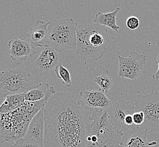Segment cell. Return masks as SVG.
<instances>
[{"instance_id":"1","label":"cell","mask_w":159,"mask_h":147,"mask_svg":"<svg viewBox=\"0 0 159 147\" xmlns=\"http://www.w3.org/2000/svg\"><path fill=\"white\" fill-rule=\"evenodd\" d=\"M43 109L44 147H86L88 123L74 95L58 92Z\"/></svg>"},{"instance_id":"2","label":"cell","mask_w":159,"mask_h":147,"mask_svg":"<svg viewBox=\"0 0 159 147\" xmlns=\"http://www.w3.org/2000/svg\"><path fill=\"white\" fill-rule=\"evenodd\" d=\"M110 41L107 28L98 24H83L77 28V57L81 61H97L103 57Z\"/></svg>"},{"instance_id":"3","label":"cell","mask_w":159,"mask_h":147,"mask_svg":"<svg viewBox=\"0 0 159 147\" xmlns=\"http://www.w3.org/2000/svg\"><path fill=\"white\" fill-rule=\"evenodd\" d=\"M42 84L41 77L36 69L16 64L1 73V100L9 95L25 93Z\"/></svg>"},{"instance_id":"4","label":"cell","mask_w":159,"mask_h":147,"mask_svg":"<svg viewBox=\"0 0 159 147\" xmlns=\"http://www.w3.org/2000/svg\"><path fill=\"white\" fill-rule=\"evenodd\" d=\"M92 122L87 124L86 147H124L120 131L111 125L106 110H98L89 116Z\"/></svg>"},{"instance_id":"5","label":"cell","mask_w":159,"mask_h":147,"mask_svg":"<svg viewBox=\"0 0 159 147\" xmlns=\"http://www.w3.org/2000/svg\"><path fill=\"white\" fill-rule=\"evenodd\" d=\"M78 25L70 18L49 21L48 47L58 53L67 49H76Z\"/></svg>"},{"instance_id":"6","label":"cell","mask_w":159,"mask_h":147,"mask_svg":"<svg viewBox=\"0 0 159 147\" xmlns=\"http://www.w3.org/2000/svg\"><path fill=\"white\" fill-rule=\"evenodd\" d=\"M34 117L24 104L12 112L1 114V143L23 138Z\"/></svg>"},{"instance_id":"7","label":"cell","mask_w":159,"mask_h":147,"mask_svg":"<svg viewBox=\"0 0 159 147\" xmlns=\"http://www.w3.org/2000/svg\"><path fill=\"white\" fill-rule=\"evenodd\" d=\"M135 112L142 111L145 120L140 128L146 131H159V91L152 90L142 95L139 92L135 100Z\"/></svg>"},{"instance_id":"8","label":"cell","mask_w":159,"mask_h":147,"mask_svg":"<svg viewBox=\"0 0 159 147\" xmlns=\"http://www.w3.org/2000/svg\"><path fill=\"white\" fill-rule=\"evenodd\" d=\"M118 76L122 79L135 80L139 78L147 60L146 56L133 51L127 57L118 55Z\"/></svg>"},{"instance_id":"9","label":"cell","mask_w":159,"mask_h":147,"mask_svg":"<svg viewBox=\"0 0 159 147\" xmlns=\"http://www.w3.org/2000/svg\"><path fill=\"white\" fill-rule=\"evenodd\" d=\"M106 111L108 114L109 121L113 127L122 132L129 129L125 123V119L128 115H133L135 113V107L129 101L119 100Z\"/></svg>"},{"instance_id":"10","label":"cell","mask_w":159,"mask_h":147,"mask_svg":"<svg viewBox=\"0 0 159 147\" xmlns=\"http://www.w3.org/2000/svg\"><path fill=\"white\" fill-rule=\"evenodd\" d=\"M80 95L81 98L78 101L80 106L92 113L98 110H107L113 104L101 89L91 91L83 89Z\"/></svg>"},{"instance_id":"11","label":"cell","mask_w":159,"mask_h":147,"mask_svg":"<svg viewBox=\"0 0 159 147\" xmlns=\"http://www.w3.org/2000/svg\"><path fill=\"white\" fill-rule=\"evenodd\" d=\"M44 108L40 111L30 123L23 138L44 147L45 121Z\"/></svg>"},{"instance_id":"12","label":"cell","mask_w":159,"mask_h":147,"mask_svg":"<svg viewBox=\"0 0 159 147\" xmlns=\"http://www.w3.org/2000/svg\"><path fill=\"white\" fill-rule=\"evenodd\" d=\"M49 21H38L35 26L31 27L27 34V42L32 48L48 46Z\"/></svg>"},{"instance_id":"13","label":"cell","mask_w":159,"mask_h":147,"mask_svg":"<svg viewBox=\"0 0 159 147\" xmlns=\"http://www.w3.org/2000/svg\"><path fill=\"white\" fill-rule=\"evenodd\" d=\"M8 46L10 48L9 53L10 57L14 61H25L28 57H32L37 53L27 41L19 39L17 37L10 40Z\"/></svg>"},{"instance_id":"14","label":"cell","mask_w":159,"mask_h":147,"mask_svg":"<svg viewBox=\"0 0 159 147\" xmlns=\"http://www.w3.org/2000/svg\"><path fill=\"white\" fill-rule=\"evenodd\" d=\"M59 59L58 52L46 46L41 51L35 63L41 70L50 71L58 65Z\"/></svg>"},{"instance_id":"15","label":"cell","mask_w":159,"mask_h":147,"mask_svg":"<svg viewBox=\"0 0 159 147\" xmlns=\"http://www.w3.org/2000/svg\"><path fill=\"white\" fill-rule=\"evenodd\" d=\"M147 132L137 127L126 139L124 147H150L147 139Z\"/></svg>"},{"instance_id":"16","label":"cell","mask_w":159,"mask_h":147,"mask_svg":"<svg viewBox=\"0 0 159 147\" xmlns=\"http://www.w3.org/2000/svg\"><path fill=\"white\" fill-rule=\"evenodd\" d=\"M120 7H117L112 12L107 13L98 12L95 16L94 21L95 24H98L104 27H108L116 32H119L120 26H117V16L120 11Z\"/></svg>"},{"instance_id":"17","label":"cell","mask_w":159,"mask_h":147,"mask_svg":"<svg viewBox=\"0 0 159 147\" xmlns=\"http://www.w3.org/2000/svg\"><path fill=\"white\" fill-rule=\"evenodd\" d=\"M25 101V93L7 96L1 105L0 113H9L17 110Z\"/></svg>"},{"instance_id":"18","label":"cell","mask_w":159,"mask_h":147,"mask_svg":"<svg viewBox=\"0 0 159 147\" xmlns=\"http://www.w3.org/2000/svg\"><path fill=\"white\" fill-rule=\"evenodd\" d=\"M50 88V86L46 83H43L25 93V101L36 102L43 100L48 95Z\"/></svg>"},{"instance_id":"19","label":"cell","mask_w":159,"mask_h":147,"mask_svg":"<svg viewBox=\"0 0 159 147\" xmlns=\"http://www.w3.org/2000/svg\"><path fill=\"white\" fill-rule=\"evenodd\" d=\"M55 73L57 77L63 80V83L67 87L71 86L72 80L70 73L67 68L64 67L62 64H59L55 69Z\"/></svg>"},{"instance_id":"20","label":"cell","mask_w":159,"mask_h":147,"mask_svg":"<svg viewBox=\"0 0 159 147\" xmlns=\"http://www.w3.org/2000/svg\"><path fill=\"white\" fill-rule=\"evenodd\" d=\"M94 81L100 87L101 89L104 93H107L113 87V80L109 76L105 74L94 77Z\"/></svg>"},{"instance_id":"21","label":"cell","mask_w":159,"mask_h":147,"mask_svg":"<svg viewBox=\"0 0 159 147\" xmlns=\"http://www.w3.org/2000/svg\"><path fill=\"white\" fill-rule=\"evenodd\" d=\"M10 147H43L38 144L34 143L32 141L28 140L25 138H21L16 140L14 145Z\"/></svg>"},{"instance_id":"22","label":"cell","mask_w":159,"mask_h":147,"mask_svg":"<svg viewBox=\"0 0 159 147\" xmlns=\"http://www.w3.org/2000/svg\"><path fill=\"white\" fill-rule=\"evenodd\" d=\"M126 24L127 27L130 30H134L138 28L140 24V21L137 17L131 16L127 19Z\"/></svg>"},{"instance_id":"23","label":"cell","mask_w":159,"mask_h":147,"mask_svg":"<svg viewBox=\"0 0 159 147\" xmlns=\"http://www.w3.org/2000/svg\"><path fill=\"white\" fill-rule=\"evenodd\" d=\"M133 118L134 124L137 126H141L145 120L144 114L142 111L135 112L134 114L133 115Z\"/></svg>"},{"instance_id":"24","label":"cell","mask_w":159,"mask_h":147,"mask_svg":"<svg viewBox=\"0 0 159 147\" xmlns=\"http://www.w3.org/2000/svg\"><path fill=\"white\" fill-rule=\"evenodd\" d=\"M154 62L156 63V64H158V70L156 71V73L153 74L152 75V78L156 80H159V53L157 55L155 56L154 57Z\"/></svg>"},{"instance_id":"25","label":"cell","mask_w":159,"mask_h":147,"mask_svg":"<svg viewBox=\"0 0 159 147\" xmlns=\"http://www.w3.org/2000/svg\"><path fill=\"white\" fill-rule=\"evenodd\" d=\"M125 123L127 126H131L133 124H134V121H133V115L129 114L126 116L125 119Z\"/></svg>"}]
</instances>
